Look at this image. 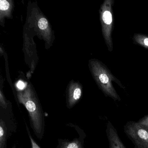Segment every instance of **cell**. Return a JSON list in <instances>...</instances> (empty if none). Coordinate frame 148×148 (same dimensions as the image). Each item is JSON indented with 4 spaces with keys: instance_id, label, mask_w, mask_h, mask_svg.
Listing matches in <instances>:
<instances>
[{
    "instance_id": "obj_9",
    "label": "cell",
    "mask_w": 148,
    "mask_h": 148,
    "mask_svg": "<svg viewBox=\"0 0 148 148\" xmlns=\"http://www.w3.org/2000/svg\"><path fill=\"white\" fill-rule=\"evenodd\" d=\"M138 122L143 127L148 130V114L140 119Z\"/></svg>"
},
{
    "instance_id": "obj_15",
    "label": "cell",
    "mask_w": 148,
    "mask_h": 148,
    "mask_svg": "<svg viewBox=\"0 0 148 148\" xmlns=\"http://www.w3.org/2000/svg\"><path fill=\"white\" fill-rule=\"evenodd\" d=\"M144 42V44H145V45L148 46V38L145 39Z\"/></svg>"
},
{
    "instance_id": "obj_10",
    "label": "cell",
    "mask_w": 148,
    "mask_h": 148,
    "mask_svg": "<svg viewBox=\"0 0 148 148\" xmlns=\"http://www.w3.org/2000/svg\"><path fill=\"white\" fill-rule=\"evenodd\" d=\"M9 7H10V4L7 1L1 0L0 1V10L1 12L6 11L9 9Z\"/></svg>"
},
{
    "instance_id": "obj_6",
    "label": "cell",
    "mask_w": 148,
    "mask_h": 148,
    "mask_svg": "<svg viewBox=\"0 0 148 148\" xmlns=\"http://www.w3.org/2000/svg\"><path fill=\"white\" fill-rule=\"evenodd\" d=\"M61 148H82V147L79 141H73L65 143Z\"/></svg>"
},
{
    "instance_id": "obj_1",
    "label": "cell",
    "mask_w": 148,
    "mask_h": 148,
    "mask_svg": "<svg viewBox=\"0 0 148 148\" xmlns=\"http://www.w3.org/2000/svg\"><path fill=\"white\" fill-rule=\"evenodd\" d=\"M19 100L27 110L31 125L38 138L42 137L44 130V117L41 107L38 100L31 92L26 91L18 95Z\"/></svg>"
},
{
    "instance_id": "obj_14",
    "label": "cell",
    "mask_w": 148,
    "mask_h": 148,
    "mask_svg": "<svg viewBox=\"0 0 148 148\" xmlns=\"http://www.w3.org/2000/svg\"><path fill=\"white\" fill-rule=\"evenodd\" d=\"M17 86H18V88L20 89H23L25 86V84L22 81H20L18 82V84H17Z\"/></svg>"
},
{
    "instance_id": "obj_7",
    "label": "cell",
    "mask_w": 148,
    "mask_h": 148,
    "mask_svg": "<svg viewBox=\"0 0 148 148\" xmlns=\"http://www.w3.org/2000/svg\"><path fill=\"white\" fill-rule=\"evenodd\" d=\"M103 19L105 24L110 25L112 21V17L111 13L109 11H105L103 14Z\"/></svg>"
},
{
    "instance_id": "obj_3",
    "label": "cell",
    "mask_w": 148,
    "mask_h": 148,
    "mask_svg": "<svg viewBox=\"0 0 148 148\" xmlns=\"http://www.w3.org/2000/svg\"><path fill=\"white\" fill-rule=\"evenodd\" d=\"M106 134L110 148H126L119 136L116 129L110 121L106 123Z\"/></svg>"
},
{
    "instance_id": "obj_11",
    "label": "cell",
    "mask_w": 148,
    "mask_h": 148,
    "mask_svg": "<svg viewBox=\"0 0 148 148\" xmlns=\"http://www.w3.org/2000/svg\"><path fill=\"white\" fill-rule=\"evenodd\" d=\"M100 81L104 84H107L109 83V78L105 74H101L99 76Z\"/></svg>"
},
{
    "instance_id": "obj_8",
    "label": "cell",
    "mask_w": 148,
    "mask_h": 148,
    "mask_svg": "<svg viewBox=\"0 0 148 148\" xmlns=\"http://www.w3.org/2000/svg\"><path fill=\"white\" fill-rule=\"evenodd\" d=\"M38 26L39 28L41 30H45L48 26V21L45 18H41L38 22Z\"/></svg>"
},
{
    "instance_id": "obj_5",
    "label": "cell",
    "mask_w": 148,
    "mask_h": 148,
    "mask_svg": "<svg viewBox=\"0 0 148 148\" xmlns=\"http://www.w3.org/2000/svg\"><path fill=\"white\" fill-rule=\"evenodd\" d=\"M6 130L5 125L2 119L0 122V148H4L5 144Z\"/></svg>"
},
{
    "instance_id": "obj_4",
    "label": "cell",
    "mask_w": 148,
    "mask_h": 148,
    "mask_svg": "<svg viewBox=\"0 0 148 148\" xmlns=\"http://www.w3.org/2000/svg\"><path fill=\"white\" fill-rule=\"evenodd\" d=\"M82 95V90L79 87H76L72 89L70 92L69 97V104L70 106H73L77 101L80 98Z\"/></svg>"
},
{
    "instance_id": "obj_13",
    "label": "cell",
    "mask_w": 148,
    "mask_h": 148,
    "mask_svg": "<svg viewBox=\"0 0 148 148\" xmlns=\"http://www.w3.org/2000/svg\"><path fill=\"white\" fill-rule=\"evenodd\" d=\"M1 105L3 108H5V109L6 108L7 103L5 100V99H4V97L2 95L1 92Z\"/></svg>"
},
{
    "instance_id": "obj_2",
    "label": "cell",
    "mask_w": 148,
    "mask_h": 148,
    "mask_svg": "<svg viewBox=\"0 0 148 148\" xmlns=\"http://www.w3.org/2000/svg\"><path fill=\"white\" fill-rule=\"evenodd\" d=\"M124 131L135 148H148V130L138 122L128 121L124 126Z\"/></svg>"
},
{
    "instance_id": "obj_12",
    "label": "cell",
    "mask_w": 148,
    "mask_h": 148,
    "mask_svg": "<svg viewBox=\"0 0 148 148\" xmlns=\"http://www.w3.org/2000/svg\"><path fill=\"white\" fill-rule=\"evenodd\" d=\"M27 132H28V134H29V137H30V140H31V144H32V148H40L38 145L36 143V142L34 141V140L32 138V136L30 135V132L29 131V130L27 127Z\"/></svg>"
}]
</instances>
